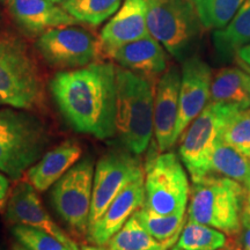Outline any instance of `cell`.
Instances as JSON below:
<instances>
[{
	"label": "cell",
	"mask_w": 250,
	"mask_h": 250,
	"mask_svg": "<svg viewBox=\"0 0 250 250\" xmlns=\"http://www.w3.org/2000/svg\"><path fill=\"white\" fill-rule=\"evenodd\" d=\"M50 90L62 115L78 132L98 139L111 138L116 132V77L111 62H94L58 72Z\"/></svg>",
	"instance_id": "1"
},
{
	"label": "cell",
	"mask_w": 250,
	"mask_h": 250,
	"mask_svg": "<svg viewBox=\"0 0 250 250\" xmlns=\"http://www.w3.org/2000/svg\"><path fill=\"white\" fill-rule=\"evenodd\" d=\"M115 129L125 147L139 155L147 149L154 132V83L121 66H115Z\"/></svg>",
	"instance_id": "2"
},
{
	"label": "cell",
	"mask_w": 250,
	"mask_h": 250,
	"mask_svg": "<svg viewBox=\"0 0 250 250\" xmlns=\"http://www.w3.org/2000/svg\"><path fill=\"white\" fill-rule=\"evenodd\" d=\"M44 98V78L22 39L0 31V99L4 104L34 110Z\"/></svg>",
	"instance_id": "3"
},
{
	"label": "cell",
	"mask_w": 250,
	"mask_h": 250,
	"mask_svg": "<svg viewBox=\"0 0 250 250\" xmlns=\"http://www.w3.org/2000/svg\"><path fill=\"white\" fill-rule=\"evenodd\" d=\"M50 134L39 117L23 109L0 110V171L20 180L44 155Z\"/></svg>",
	"instance_id": "4"
},
{
	"label": "cell",
	"mask_w": 250,
	"mask_h": 250,
	"mask_svg": "<svg viewBox=\"0 0 250 250\" xmlns=\"http://www.w3.org/2000/svg\"><path fill=\"white\" fill-rule=\"evenodd\" d=\"M245 197V189L239 182L228 177L208 175L192 184L188 218L234 235L241 229Z\"/></svg>",
	"instance_id": "5"
},
{
	"label": "cell",
	"mask_w": 250,
	"mask_h": 250,
	"mask_svg": "<svg viewBox=\"0 0 250 250\" xmlns=\"http://www.w3.org/2000/svg\"><path fill=\"white\" fill-rule=\"evenodd\" d=\"M151 36L177 61L191 57L203 28L191 0H145Z\"/></svg>",
	"instance_id": "6"
},
{
	"label": "cell",
	"mask_w": 250,
	"mask_h": 250,
	"mask_svg": "<svg viewBox=\"0 0 250 250\" xmlns=\"http://www.w3.org/2000/svg\"><path fill=\"white\" fill-rule=\"evenodd\" d=\"M236 111L239 109L232 105L210 101L181 134L179 153L192 182L210 175L211 155L215 144L223 136L228 120Z\"/></svg>",
	"instance_id": "7"
},
{
	"label": "cell",
	"mask_w": 250,
	"mask_h": 250,
	"mask_svg": "<svg viewBox=\"0 0 250 250\" xmlns=\"http://www.w3.org/2000/svg\"><path fill=\"white\" fill-rule=\"evenodd\" d=\"M190 197L187 173L175 153L153 156L145 169V205L159 214L186 211Z\"/></svg>",
	"instance_id": "8"
},
{
	"label": "cell",
	"mask_w": 250,
	"mask_h": 250,
	"mask_svg": "<svg viewBox=\"0 0 250 250\" xmlns=\"http://www.w3.org/2000/svg\"><path fill=\"white\" fill-rule=\"evenodd\" d=\"M94 162L90 158L77 162L54 184L51 199L56 211L68 226L87 234L93 198Z\"/></svg>",
	"instance_id": "9"
},
{
	"label": "cell",
	"mask_w": 250,
	"mask_h": 250,
	"mask_svg": "<svg viewBox=\"0 0 250 250\" xmlns=\"http://www.w3.org/2000/svg\"><path fill=\"white\" fill-rule=\"evenodd\" d=\"M36 49L50 66L73 70L96 62L101 52L100 39L80 27L62 26L41 34Z\"/></svg>",
	"instance_id": "10"
},
{
	"label": "cell",
	"mask_w": 250,
	"mask_h": 250,
	"mask_svg": "<svg viewBox=\"0 0 250 250\" xmlns=\"http://www.w3.org/2000/svg\"><path fill=\"white\" fill-rule=\"evenodd\" d=\"M142 176V165L132 152L116 149L103 155L94 171L89 226L101 217L125 187Z\"/></svg>",
	"instance_id": "11"
},
{
	"label": "cell",
	"mask_w": 250,
	"mask_h": 250,
	"mask_svg": "<svg viewBox=\"0 0 250 250\" xmlns=\"http://www.w3.org/2000/svg\"><path fill=\"white\" fill-rule=\"evenodd\" d=\"M212 77L211 67L201 58L191 56L182 62L179 116L175 129L176 142L210 102Z\"/></svg>",
	"instance_id": "12"
},
{
	"label": "cell",
	"mask_w": 250,
	"mask_h": 250,
	"mask_svg": "<svg viewBox=\"0 0 250 250\" xmlns=\"http://www.w3.org/2000/svg\"><path fill=\"white\" fill-rule=\"evenodd\" d=\"M6 217L12 224L39 228L55 236L72 250H80L77 242L52 220L43 208L36 189L28 180L20 179L15 183L6 204Z\"/></svg>",
	"instance_id": "13"
},
{
	"label": "cell",
	"mask_w": 250,
	"mask_h": 250,
	"mask_svg": "<svg viewBox=\"0 0 250 250\" xmlns=\"http://www.w3.org/2000/svg\"><path fill=\"white\" fill-rule=\"evenodd\" d=\"M145 204V175L124 188L108 208L87 230V239L95 246H105L126 221Z\"/></svg>",
	"instance_id": "14"
},
{
	"label": "cell",
	"mask_w": 250,
	"mask_h": 250,
	"mask_svg": "<svg viewBox=\"0 0 250 250\" xmlns=\"http://www.w3.org/2000/svg\"><path fill=\"white\" fill-rule=\"evenodd\" d=\"M181 72L171 65L158 80L154 96V134L159 151L167 152L176 143Z\"/></svg>",
	"instance_id": "15"
},
{
	"label": "cell",
	"mask_w": 250,
	"mask_h": 250,
	"mask_svg": "<svg viewBox=\"0 0 250 250\" xmlns=\"http://www.w3.org/2000/svg\"><path fill=\"white\" fill-rule=\"evenodd\" d=\"M148 35L145 0H124L115 17L101 30V52L109 57L116 49Z\"/></svg>",
	"instance_id": "16"
},
{
	"label": "cell",
	"mask_w": 250,
	"mask_h": 250,
	"mask_svg": "<svg viewBox=\"0 0 250 250\" xmlns=\"http://www.w3.org/2000/svg\"><path fill=\"white\" fill-rule=\"evenodd\" d=\"M8 13L24 33L30 35L62 26L79 23L61 4L51 0H6Z\"/></svg>",
	"instance_id": "17"
},
{
	"label": "cell",
	"mask_w": 250,
	"mask_h": 250,
	"mask_svg": "<svg viewBox=\"0 0 250 250\" xmlns=\"http://www.w3.org/2000/svg\"><path fill=\"white\" fill-rule=\"evenodd\" d=\"M109 58L114 59L118 66L147 78L154 83L168 68L165 48L151 35L121 46L112 51Z\"/></svg>",
	"instance_id": "18"
},
{
	"label": "cell",
	"mask_w": 250,
	"mask_h": 250,
	"mask_svg": "<svg viewBox=\"0 0 250 250\" xmlns=\"http://www.w3.org/2000/svg\"><path fill=\"white\" fill-rule=\"evenodd\" d=\"M81 156L80 145L73 140H66L44 155L27 170V180L43 192L54 186L64 174L77 164Z\"/></svg>",
	"instance_id": "19"
},
{
	"label": "cell",
	"mask_w": 250,
	"mask_h": 250,
	"mask_svg": "<svg viewBox=\"0 0 250 250\" xmlns=\"http://www.w3.org/2000/svg\"><path fill=\"white\" fill-rule=\"evenodd\" d=\"M211 102L224 103L245 110L250 108V72L239 67H224L212 77Z\"/></svg>",
	"instance_id": "20"
},
{
	"label": "cell",
	"mask_w": 250,
	"mask_h": 250,
	"mask_svg": "<svg viewBox=\"0 0 250 250\" xmlns=\"http://www.w3.org/2000/svg\"><path fill=\"white\" fill-rule=\"evenodd\" d=\"M212 37L215 52L221 62L232 61L237 50L250 44V0H245L230 22L214 30Z\"/></svg>",
	"instance_id": "21"
},
{
	"label": "cell",
	"mask_w": 250,
	"mask_h": 250,
	"mask_svg": "<svg viewBox=\"0 0 250 250\" xmlns=\"http://www.w3.org/2000/svg\"><path fill=\"white\" fill-rule=\"evenodd\" d=\"M210 175L228 177L246 187L250 180V159L220 137L211 155Z\"/></svg>",
	"instance_id": "22"
},
{
	"label": "cell",
	"mask_w": 250,
	"mask_h": 250,
	"mask_svg": "<svg viewBox=\"0 0 250 250\" xmlns=\"http://www.w3.org/2000/svg\"><path fill=\"white\" fill-rule=\"evenodd\" d=\"M137 218L154 239L160 242L175 245L179 240L186 223V211L173 214H159L149 210L145 205L136 212Z\"/></svg>",
	"instance_id": "23"
},
{
	"label": "cell",
	"mask_w": 250,
	"mask_h": 250,
	"mask_svg": "<svg viewBox=\"0 0 250 250\" xmlns=\"http://www.w3.org/2000/svg\"><path fill=\"white\" fill-rule=\"evenodd\" d=\"M111 250H168L173 245L160 242L149 234L136 213L108 242Z\"/></svg>",
	"instance_id": "24"
},
{
	"label": "cell",
	"mask_w": 250,
	"mask_h": 250,
	"mask_svg": "<svg viewBox=\"0 0 250 250\" xmlns=\"http://www.w3.org/2000/svg\"><path fill=\"white\" fill-rule=\"evenodd\" d=\"M123 0H66L62 7L81 23L99 26L117 13Z\"/></svg>",
	"instance_id": "25"
},
{
	"label": "cell",
	"mask_w": 250,
	"mask_h": 250,
	"mask_svg": "<svg viewBox=\"0 0 250 250\" xmlns=\"http://www.w3.org/2000/svg\"><path fill=\"white\" fill-rule=\"evenodd\" d=\"M226 235L208 225L188 220L176 247L184 250H219L226 246Z\"/></svg>",
	"instance_id": "26"
},
{
	"label": "cell",
	"mask_w": 250,
	"mask_h": 250,
	"mask_svg": "<svg viewBox=\"0 0 250 250\" xmlns=\"http://www.w3.org/2000/svg\"><path fill=\"white\" fill-rule=\"evenodd\" d=\"M202 26L221 29L230 22L245 0H191Z\"/></svg>",
	"instance_id": "27"
},
{
	"label": "cell",
	"mask_w": 250,
	"mask_h": 250,
	"mask_svg": "<svg viewBox=\"0 0 250 250\" xmlns=\"http://www.w3.org/2000/svg\"><path fill=\"white\" fill-rule=\"evenodd\" d=\"M221 138L250 159V108L236 111L228 120Z\"/></svg>",
	"instance_id": "28"
},
{
	"label": "cell",
	"mask_w": 250,
	"mask_h": 250,
	"mask_svg": "<svg viewBox=\"0 0 250 250\" xmlns=\"http://www.w3.org/2000/svg\"><path fill=\"white\" fill-rule=\"evenodd\" d=\"M12 233L20 245L28 250H72L55 236L35 227L14 225Z\"/></svg>",
	"instance_id": "29"
},
{
	"label": "cell",
	"mask_w": 250,
	"mask_h": 250,
	"mask_svg": "<svg viewBox=\"0 0 250 250\" xmlns=\"http://www.w3.org/2000/svg\"><path fill=\"white\" fill-rule=\"evenodd\" d=\"M241 229H242V241L246 249L250 250V205L247 203L243 208L241 217Z\"/></svg>",
	"instance_id": "30"
},
{
	"label": "cell",
	"mask_w": 250,
	"mask_h": 250,
	"mask_svg": "<svg viewBox=\"0 0 250 250\" xmlns=\"http://www.w3.org/2000/svg\"><path fill=\"white\" fill-rule=\"evenodd\" d=\"M235 58L237 62H241L246 70L250 71V44L242 46L241 49L237 50Z\"/></svg>",
	"instance_id": "31"
},
{
	"label": "cell",
	"mask_w": 250,
	"mask_h": 250,
	"mask_svg": "<svg viewBox=\"0 0 250 250\" xmlns=\"http://www.w3.org/2000/svg\"><path fill=\"white\" fill-rule=\"evenodd\" d=\"M9 190V181L4 173L0 171V203L5 204V199L7 198Z\"/></svg>",
	"instance_id": "32"
},
{
	"label": "cell",
	"mask_w": 250,
	"mask_h": 250,
	"mask_svg": "<svg viewBox=\"0 0 250 250\" xmlns=\"http://www.w3.org/2000/svg\"><path fill=\"white\" fill-rule=\"evenodd\" d=\"M81 250H111L110 248H103V246H85Z\"/></svg>",
	"instance_id": "33"
},
{
	"label": "cell",
	"mask_w": 250,
	"mask_h": 250,
	"mask_svg": "<svg viewBox=\"0 0 250 250\" xmlns=\"http://www.w3.org/2000/svg\"><path fill=\"white\" fill-rule=\"evenodd\" d=\"M246 189H247V201H248V204L250 205V180L248 181V183L246 184Z\"/></svg>",
	"instance_id": "34"
},
{
	"label": "cell",
	"mask_w": 250,
	"mask_h": 250,
	"mask_svg": "<svg viewBox=\"0 0 250 250\" xmlns=\"http://www.w3.org/2000/svg\"><path fill=\"white\" fill-rule=\"evenodd\" d=\"M14 250H28V249L24 248L23 246H17V247H15V248H14Z\"/></svg>",
	"instance_id": "35"
},
{
	"label": "cell",
	"mask_w": 250,
	"mask_h": 250,
	"mask_svg": "<svg viewBox=\"0 0 250 250\" xmlns=\"http://www.w3.org/2000/svg\"><path fill=\"white\" fill-rule=\"evenodd\" d=\"M51 1H54V2H56V4H62V2L66 1V0H51Z\"/></svg>",
	"instance_id": "36"
},
{
	"label": "cell",
	"mask_w": 250,
	"mask_h": 250,
	"mask_svg": "<svg viewBox=\"0 0 250 250\" xmlns=\"http://www.w3.org/2000/svg\"><path fill=\"white\" fill-rule=\"evenodd\" d=\"M170 250H184V249H181L179 247H175V248H171Z\"/></svg>",
	"instance_id": "37"
},
{
	"label": "cell",
	"mask_w": 250,
	"mask_h": 250,
	"mask_svg": "<svg viewBox=\"0 0 250 250\" xmlns=\"http://www.w3.org/2000/svg\"><path fill=\"white\" fill-rule=\"evenodd\" d=\"M4 206H5V204H2V203H0V210H2V208H4Z\"/></svg>",
	"instance_id": "38"
},
{
	"label": "cell",
	"mask_w": 250,
	"mask_h": 250,
	"mask_svg": "<svg viewBox=\"0 0 250 250\" xmlns=\"http://www.w3.org/2000/svg\"><path fill=\"white\" fill-rule=\"evenodd\" d=\"M1 103H2V101H1V99H0V104H1Z\"/></svg>",
	"instance_id": "39"
},
{
	"label": "cell",
	"mask_w": 250,
	"mask_h": 250,
	"mask_svg": "<svg viewBox=\"0 0 250 250\" xmlns=\"http://www.w3.org/2000/svg\"><path fill=\"white\" fill-rule=\"evenodd\" d=\"M0 1H6V0H0Z\"/></svg>",
	"instance_id": "40"
},
{
	"label": "cell",
	"mask_w": 250,
	"mask_h": 250,
	"mask_svg": "<svg viewBox=\"0 0 250 250\" xmlns=\"http://www.w3.org/2000/svg\"><path fill=\"white\" fill-rule=\"evenodd\" d=\"M237 250H239V249H237ZM240 250H241V249H240ZM243 250H248V249H243Z\"/></svg>",
	"instance_id": "41"
}]
</instances>
